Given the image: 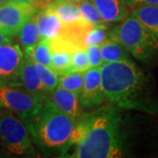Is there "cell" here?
Instances as JSON below:
<instances>
[{
  "mask_svg": "<svg viewBox=\"0 0 158 158\" xmlns=\"http://www.w3.org/2000/svg\"><path fill=\"white\" fill-rule=\"evenodd\" d=\"M121 118L117 107L105 106L79 119L70 145L76 144L71 157L118 158L123 155Z\"/></svg>",
  "mask_w": 158,
  "mask_h": 158,
  "instance_id": "1",
  "label": "cell"
},
{
  "mask_svg": "<svg viewBox=\"0 0 158 158\" xmlns=\"http://www.w3.org/2000/svg\"><path fill=\"white\" fill-rule=\"evenodd\" d=\"M104 95L117 108L147 111L143 96L147 77L131 59L105 62L100 67Z\"/></svg>",
  "mask_w": 158,
  "mask_h": 158,
  "instance_id": "2",
  "label": "cell"
},
{
  "mask_svg": "<svg viewBox=\"0 0 158 158\" xmlns=\"http://www.w3.org/2000/svg\"><path fill=\"white\" fill-rule=\"evenodd\" d=\"M29 133L40 147L67 148L76 127V121L47 98L26 123Z\"/></svg>",
  "mask_w": 158,
  "mask_h": 158,
  "instance_id": "3",
  "label": "cell"
},
{
  "mask_svg": "<svg viewBox=\"0 0 158 158\" xmlns=\"http://www.w3.org/2000/svg\"><path fill=\"white\" fill-rule=\"evenodd\" d=\"M108 35L138 60L147 61L158 52L157 37L132 14L112 29Z\"/></svg>",
  "mask_w": 158,
  "mask_h": 158,
  "instance_id": "4",
  "label": "cell"
},
{
  "mask_svg": "<svg viewBox=\"0 0 158 158\" xmlns=\"http://www.w3.org/2000/svg\"><path fill=\"white\" fill-rule=\"evenodd\" d=\"M0 138L6 148L15 155L27 154L33 148L27 127L9 110L0 113Z\"/></svg>",
  "mask_w": 158,
  "mask_h": 158,
  "instance_id": "5",
  "label": "cell"
},
{
  "mask_svg": "<svg viewBox=\"0 0 158 158\" xmlns=\"http://www.w3.org/2000/svg\"><path fill=\"white\" fill-rule=\"evenodd\" d=\"M47 98H40L19 87H0V106L17 114L25 123L36 113Z\"/></svg>",
  "mask_w": 158,
  "mask_h": 158,
  "instance_id": "6",
  "label": "cell"
},
{
  "mask_svg": "<svg viewBox=\"0 0 158 158\" xmlns=\"http://www.w3.org/2000/svg\"><path fill=\"white\" fill-rule=\"evenodd\" d=\"M25 55L19 45L0 46V87H21V69Z\"/></svg>",
  "mask_w": 158,
  "mask_h": 158,
  "instance_id": "7",
  "label": "cell"
},
{
  "mask_svg": "<svg viewBox=\"0 0 158 158\" xmlns=\"http://www.w3.org/2000/svg\"><path fill=\"white\" fill-rule=\"evenodd\" d=\"M38 11L34 4L7 1L0 6V29L12 38L18 34L23 25Z\"/></svg>",
  "mask_w": 158,
  "mask_h": 158,
  "instance_id": "8",
  "label": "cell"
},
{
  "mask_svg": "<svg viewBox=\"0 0 158 158\" xmlns=\"http://www.w3.org/2000/svg\"><path fill=\"white\" fill-rule=\"evenodd\" d=\"M79 99L85 108L95 107L105 102L100 68H90L84 72V84Z\"/></svg>",
  "mask_w": 158,
  "mask_h": 158,
  "instance_id": "9",
  "label": "cell"
},
{
  "mask_svg": "<svg viewBox=\"0 0 158 158\" xmlns=\"http://www.w3.org/2000/svg\"><path fill=\"white\" fill-rule=\"evenodd\" d=\"M77 47L71 41L62 37L50 40L51 69L58 77L70 73L71 53Z\"/></svg>",
  "mask_w": 158,
  "mask_h": 158,
  "instance_id": "10",
  "label": "cell"
},
{
  "mask_svg": "<svg viewBox=\"0 0 158 158\" xmlns=\"http://www.w3.org/2000/svg\"><path fill=\"white\" fill-rule=\"evenodd\" d=\"M41 38L53 40L63 37L65 27L55 12L48 6L35 14Z\"/></svg>",
  "mask_w": 158,
  "mask_h": 158,
  "instance_id": "11",
  "label": "cell"
},
{
  "mask_svg": "<svg viewBox=\"0 0 158 158\" xmlns=\"http://www.w3.org/2000/svg\"><path fill=\"white\" fill-rule=\"evenodd\" d=\"M98 10L105 24L121 22L128 14L125 0H90Z\"/></svg>",
  "mask_w": 158,
  "mask_h": 158,
  "instance_id": "12",
  "label": "cell"
},
{
  "mask_svg": "<svg viewBox=\"0 0 158 158\" xmlns=\"http://www.w3.org/2000/svg\"><path fill=\"white\" fill-rule=\"evenodd\" d=\"M21 82L24 89L40 98H48L42 87L34 60L28 55H25L21 69Z\"/></svg>",
  "mask_w": 158,
  "mask_h": 158,
  "instance_id": "13",
  "label": "cell"
},
{
  "mask_svg": "<svg viewBox=\"0 0 158 158\" xmlns=\"http://www.w3.org/2000/svg\"><path fill=\"white\" fill-rule=\"evenodd\" d=\"M50 99L62 112L77 120L80 114L79 97L75 93L57 86L50 94Z\"/></svg>",
  "mask_w": 158,
  "mask_h": 158,
  "instance_id": "14",
  "label": "cell"
},
{
  "mask_svg": "<svg viewBox=\"0 0 158 158\" xmlns=\"http://www.w3.org/2000/svg\"><path fill=\"white\" fill-rule=\"evenodd\" d=\"M17 35L19 41V47L27 55H28L33 48L41 39L35 15L23 25Z\"/></svg>",
  "mask_w": 158,
  "mask_h": 158,
  "instance_id": "15",
  "label": "cell"
},
{
  "mask_svg": "<svg viewBox=\"0 0 158 158\" xmlns=\"http://www.w3.org/2000/svg\"><path fill=\"white\" fill-rule=\"evenodd\" d=\"M131 14L158 38V6L135 7Z\"/></svg>",
  "mask_w": 158,
  "mask_h": 158,
  "instance_id": "16",
  "label": "cell"
},
{
  "mask_svg": "<svg viewBox=\"0 0 158 158\" xmlns=\"http://www.w3.org/2000/svg\"><path fill=\"white\" fill-rule=\"evenodd\" d=\"M100 50L104 63L130 60L128 52L118 42L110 38L100 45Z\"/></svg>",
  "mask_w": 158,
  "mask_h": 158,
  "instance_id": "17",
  "label": "cell"
},
{
  "mask_svg": "<svg viewBox=\"0 0 158 158\" xmlns=\"http://www.w3.org/2000/svg\"><path fill=\"white\" fill-rule=\"evenodd\" d=\"M107 27L104 25H97V26H90V28H88L85 33L83 34L80 47L85 48L89 45H102L106 40L109 38L107 37V34L106 30Z\"/></svg>",
  "mask_w": 158,
  "mask_h": 158,
  "instance_id": "18",
  "label": "cell"
},
{
  "mask_svg": "<svg viewBox=\"0 0 158 158\" xmlns=\"http://www.w3.org/2000/svg\"><path fill=\"white\" fill-rule=\"evenodd\" d=\"M28 56L36 63H40L51 68L50 40L41 38L30 51Z\"/></svg>",
  "mask_w": 158,
  "mask_h": 158,
  "instance_id": "19",
  "label": "cell"
},
{
  "mask_svg": "<svg viewBox=\"0 0 158 158\" xmlns=\"http://www.w3.org/2000/svg\"><path fill=\"white\" fill-rule=\"evenodd\" d=\"M35 65H36L37 72L39 75L42 87L47 93V95L50 96L51 93L58 86V79H59L58 75L50 67H48L40 63H36V62H35Z\"/></svg>",
  "mask_w": 158,
  "mask_h": 158,
  "instance_id": "20",
  "label": "cell"
},
{
  "mask_svg": "<svg viewBox=\"0 0 158 158\" xmlns=\"http://www.w3.org/2000/svg\"><path fill=\"white\" fill-rule=\"evenodd\" d=\"M59 77L58 86H61L80 97L84 84V72H71Z\"/></svg>",
  "mask_w": 158,
  "mask_h": 158,
  "instance_id": "21",
  "label": "cell"
},
{
  "mask_svg": "<svg viewBox=\"0 0 158 158\" xmlns=\"http://www.w3.org/2000/svg\"><path fill=\"white\" fill-rule=\"evenodd\" d=\"M82 16L85 20L92 26L104 25L101 15L95 5L90 0H85L77 4Z\"/></svg>",
  "mask_w": 158,
  "mask_h": 158,
  "instance_id": "22",
  "label": "cell"
},
{
  "mask_svg": "<svg viewBox=\"0 0 158 158\" xmlns=\"http://www.w3.org/2000/svg\"><path fill=\"white\" fill-rule=\"evenodd\" d=\"M88 69H90V64L85 48L82 47H77L71 53L70 73L85 72Z\"/></svg>",
  "mask_w": 158,
  "mask_h": 158,
  "instance_id": "23",
  "label": "cell"
},
{
  "mask_svg": "<svg viewBox=\"0 0 158 158\" xmlns=\"http://www.w3.org/2000/svg\"><path fill=\"white\" fill-rule=\"evenodd\" d=\"M85 51L87 54L90 68H100L104 64L102 58L100 45H89L85 47Z\"/></svg>",
  "mask_w": 158,
  "mask_h": 158,
  "instance_id": "24",
  "label": "cell"
},
{
  "mask_svg": "<svg viewBox=\"0 0 158 158\" xmlns=\"http://www.w3.org/2000/svg\"><path fill=\"white\" fill-rule=\"evenodd\" d=\"M129 7H138L143 6H158V0H125Z\"/></svg>",
  "mask_w": 158,
  "mask_h": 158,
  "instance_id": "25",
  "label": "cell"
},
{
  "mask_svg": "<svg viewBox=\"0 0 158 158\" xmlns=\"http://www.w3.org/2000/svg\"><path fill=\"white\" fill-rule=\"evenodd\" d=\"M7 43H11V37L7 35L0 29V46Z\"/></svg>",
  "mask_w": 158,
  "mask_h": 158,
  "instance_id": "26",
  "label": "cell"
},
{
  "mask_svg": "<svg viewBox=\"0 0 158 158\" xmlns=\"http://www.w3.org/2000/svg\"><path fill=\"white\" fill-rule=\"evenodd\" d=\"M14 3H20V4H34L36 0H8Z\"/></svg>",
  "mask_w": 158,
  "mask_h": 158,
  "instance_id": "27",
  "label": "cell"
},
{
  "mask_svg": "<svg viewBox=\"0 0 158 158\" xmlns=\"http://www.w3.org/2000/svg\"><path fill=\"white\" fill-rule=\"evenodd\" d=\"M64 1H68V2H71V3H76V4H78L82 1H85V0H64Z\"/></svg>",
  "mask_w": 158,
  "mask_h": 158,
  "instance_id": "28",
  "label": "cell"
},
{
  "mask_svg": "<svg viewBox=\"0 0 158 158\" xmlns=\"http://www.w3.org/2000/svg\"><path fill=\"white\" fill-rule=\"evenodd\" d=\"M8 0H0V6H2V5H4L5 3H6Z\"/></svg>",
  "mask_w": 158,
  "mask_h": 158,
  "instance_id": "29",
  "label": "cell"
}]
</instances>
